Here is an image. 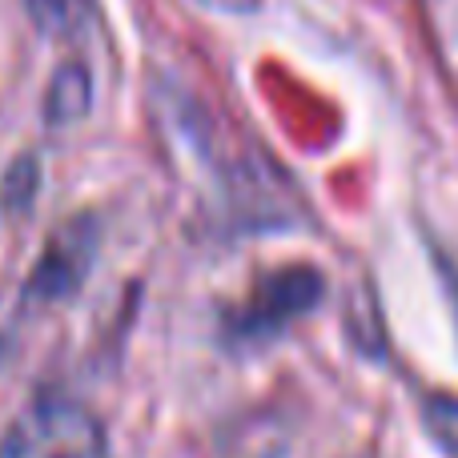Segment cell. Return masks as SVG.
Instances as JSON below:
<instances>
[{
    "mask_svg": "<svg viewBox=\"0 0 458 458\" xmlns=\"http://www.w3.org/2000/svg\"><path fill=\"white\" fill-rule=\"evenodd\" d=\"M24 8L37 21V29L48 37H77L81 16H85L81 0H24Z\"/></svg>",
    "mask_w": 458,
    "mask_h": 458,
    "instance_id": "obj_6",
    "label": "cell"
},
{
    "mask_svg": "<svg viewBox=\"0 0 458 458\" xmlns=\"http://www.w3.org/2000/svg\"><path fill=\"white\" fill-rule=\"evenodd\" d=\"M8 346H13V326H8V318L0 314V362H4Z\"/></svg>",
    "mask_w": 458,
    "mask_h": 458,
    "instance_id": "obj_9",
    "label": "cell"
},
{
    "mask_svg": "<svg viewBox=\"0 0 458 458\" xmlns=\"http://www.w3.org/2000/svg\"><path fill=\"white\" fill-rule=\"evenodd\" d=\"M422 419H427L430 438L438 443V451L446 458H458V398L454 394H435L422 406Z\"/></svg>",
    "mask_w": 458,
    "mask_h": 458,
    "instance_id": "obj_7",
    "label": "cell"
},
{
    "mask_svg": "<svg viewBox=\"0 0 458 458\" xmlns=\"http://www.w3.org/2000/svg\"><path fill=\"white\" fill-rule=\"evenodd\" d=\"M97 258V222L89 214H77L72 222H64L61 229H53L40 250L37 266L29 274V285H24V298L32 306H53V301H64L81 290L89 266Z\"/></svg>",
    "mask_w": 458,
    "mask_h": 458,
    "instance_id": "obj_2",
    "label": "cell"
},
{
    "mask_svg": "<svg viewBox=\"0 0 458 458\" xmlns=\"http://www.w3.org/2000/svg\"><path fill=\"white\" fill-rule=\"evenodd\" d=\"M0 458H105V427L77 398L40 394L4 430Z\"/></svg>",
    "mask_w": 458,
    "mask_h": 458,
    "instance_id": "obj_1",
    "label": "cell"
},
{
    "mask_svg": "<svg viewBox=\"0 0 458 458\" xmlns=\"http://www.w3.org/2000/svg\"><path fill=\"white\" fill-rule=\"evenodd\" d=\"M322 298V274L310 266H290L269 274L266 282L253 290V298L237 310L233 330L242 338H261V334L282 330L290 318L306 314L314 301Z\"/></svg>",
    "mask_w": 458,
    "mask_h": 458,
    "instance_id": "obj_3",
    "label": "cell"
},
{
    "mask_svg": "<svg viewBox=\"0 0 458 458\" xmlns=\"http://www.w3.org/2000/svg\"><path fill=\"white\" fill-rule=\"evenodd\" d=\"M37 190H40V161L32 153L16 157L4 174V185H0V206L4 214H24V209L37 201Z\"/></svg>",
    "mask_w": 458,
    "mask_h": 458,
    "instance_id": "obj_5",
    "label": "cell"
},
{
    "mask_svg": "<svg viewBox=\"0 0 458 458\" xmlns=\"http://www.w3.org/2000/svg\"><path fill=\"white\" fill-rule=\"evenodd\" d=\"M89 105H93V77H89V69L81 61H64L48 81L45 117L53 125H72V121H81L89 113Z\"/></svg>",
    "mask_w": 458,
    "mask_h": 458,
    "instance_id": "obj_4",
    "label": "cell"
},
{
    "mask_svg": "<svg viewBox=\"0 0 458 458\" xmlns=\"http://www.w3.org/2000/svg\"><path fill=\"white\" fill-rule=\"evenodd\" d=\"M198 4L214 8V13H253L261 0H198Z\"/></svg>",
    "mask_w": 458,
    "mask_h": 458,
    "instance_id": "obj_8",
    "label": "cell"
}]
</instances>
